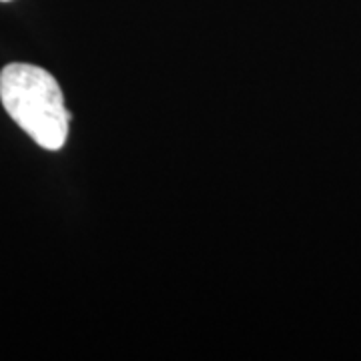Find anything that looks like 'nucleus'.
Segmentation results:
<instances>
[{
	"instance_id": "obj_2",
	"label": "nucleus",
	"mask_w": 361,
	"mask_h": 361,
	"mask_svg": "<svg viewBox=\"0 0 361 361\" xmlns=\"http://www.w3.org/2000/svg\"><path fill=\"white\" fill-rule=\"evenodd\" d=\"M0 2H8V0H0Z\"/></svg>"
},
{
	"instance_id": "obj_1",
	"label": "nucleus",
	"mask_w": 361,
	"mask_h": 361,
	"mask_svg": "<svg viewBox=\"0 0 361 361\" xmlns=\"http://www.w3.org/2000/svg\"><path fill=\"white\" fill-rule=\"evenodd\" d=\"M0 101L14 123L42 149L65 147L71 113L49 71L26 63L6 65L0 73Z\"/></svg>"
}]
</instances>
